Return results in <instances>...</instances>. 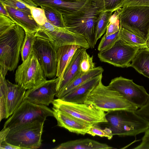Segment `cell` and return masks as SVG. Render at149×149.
Here are the masks:
<instances>
[{
	"label": "cell",
	"instance_id": "cell-1",
	"mask_svg": "<svg viewBox=\"0 0 149 149\" xmlns=\"http://www.w3.org/2000/svg\"><path fill=\"white\" fill-rule=\"evenodd\" d=\"M108 128L112 134L136 137L145 132L149 127L148 121L134 111L122 110L109 111L106 114Z\"/></svg>",
	"mask_w": 149,
	"mask_h": 149
},
{
	"label": "cell",
	"instance_id": "cell-2",
	"mask_svg": "<svg viewBox=\"0 0 149 149\" xmlns=\"http://www.w3.org/2000/svg\"><path fill=\"white\" fill-rule=\"evenodd\" d=\"M25 36L24 29L16 24L12 29L0 36V74L4 77L8 71L16 68Z\"/></svg>",
	"mask_w": 149,
	"mask_h": 149
},
{
	"label": "cell",
	"instance_id": "cell-3",
	"mask_svg": "<svg viewBox=\"0 0 149 149\" xmlns=\"http://www.w3.org/2000/svg\"><path fill=\"white\" fill-rule=\"evenodd\" d=\"M102 80L89 95L84 103L107 112L122 110L135 111L138 109L118 92L104 85Z\"/></svg>",
	"mask_w": 149,
	"mask_h": 149
},
{
	"label": "cell",
	"instance_id": "cell-4",
	"mask_svg": "<svg viewBox=\"0 0 149 149\" xmlns=\"http://www.w3.org/2000/svg\"><path fill=\"white\" fill-rule=\"evenodd\" d=\"M99 13L92 6L76 13L63 15L65 28L83 36L93 49L96 44L95 33Z\"/></svg>",
	"mask_w": 149,
	"mask_h": 149
},
{
	"label": "cell",
	"instance_id": "cell-5",
	"mask_svg": "<svg viewBox=\"0 0 149 149\" xmlns=\"http://www.w3.org/2000/svg\"><path fill=\"white\" fill-rule=\"evenodd\" d=\"M45 121H35L10 129L6 141L22 149H36L42 144Z\"/></svg>",
	"mask_w": 149,
	"mask_h": 149
},
{
	"label": "cell",
	"instance_id": "cell-6",
	"mask_svg": "<svg viewBox=\"0 0 149 149\" xmlns=\"http://www.w3.org/2000/svg\"><path fill=\"white\" fill-rule=\"evenodd\" d=\"M35 33V36L49 41L57 51L60 47L66 45H74L88 49L89 44L82 36L66 28L55 26L47 21Z\"/></svg>",
	"mask_w": 149,
	"mask_h": 149
},
{
	"label": "cell",
	"instance_id": "cell-7",
	"mask_svg": "<svg viewBox=\"0 0 149 149\" xmlns=\"http://www.w3.org/2000/svg\"><path fill=\"white\" fill-rule=\"evenodd\" d=\"M120 26L146 41L149 30V6L120 8Z\"/></svg>",
	"mask_w": 149,
	"mask_h": 149
},
{
	"label": "cell",
	"instance_id": "cell-8",
	"mask_svg": "<svg viewBox=\"0 0 149 149\" xmlns=\"http://www.w3.org/2000/svg\"><path fill=\"white\" fill-rule=\"evenodd\" d=\"M53 108L71 116L91 125L105 123L107 121L106 113L94 106L85 103H75L54 99Z\"/></svg>",
	"mask_w": 149,
	"mask_h": 149
},
{
	"label": "cell",
	"instance_id": "cell-9",
	"mask_svg": "<svg viewBox=\"0 0 149 149\" xmlns=\"http://www.w3.org/2000/svg\"><path fill=\"white\" fill-rule=\"evenodd\" d=\"M49 116H54L53 110L46 106L35 104L24 100L5 123L3 127L10 129L35 121H45Z\"/></svg>",
	"mask_w": 149,
	"mask_h": 149
},
{
	"label": "cell",
	"instance_id": "cell-10",
	"mask_svg": "<svg viewBox=\"0 0 149 149\" xmlns=\"http://www.w3.org/2000/svg\"><path fill=\"white\" fill-rule=\"evenodd\" d=\"M16 84L26 90L33 88L47 80L43 70L32 51L19 66L15 74Z\"/></svg>",
	"mask_w": 149,
	"mask_h": 149
},
{
	"label": "cell",
	"instance_id": "cell-11",
	"mask_svg": "<svg viewBox=\"0 0 149 149\" xmlns=\"http://www.w3.org/2000/svg\"><path fill=\"white\" fill-rule=\"evenodd\" d=\"M140 48L129 45L120 38L107 49L99 51L97 56L100 61L116 67H130Z\"/></svg>",
	"mask_w": 149,
	"mask_h": 149
},
{
	"label": "cell",
	"instance_id": "cell-12",
	"mask_svg": "<svg viewBox=\"0 0 149 149\" xmlns=\"http://www.w3.org/2000/svg\"><path fill=\"white\" fill-rule=\"evenodd\" d=\"M107 86L118 92L138 109L143 106L148 98L149 94L143 86L135 84L132 79L122 76L111 79Z\"/></svg>",
	"mask_w": 149,
	"mask_h": 149
},
{
	"label": "cell",
	"instance_id": "cell-13",
	"mask_svg": "<svg viewBox=\"0 0 149 149\" xmlns=\"http://www.w3.org/2000/svg\"><path fill=\"white\" fill-rule=\"evenodd\" d=\"M33 52L43 70L45 77L56 76L57 66L56 51L50 43L43 38L37 37Z\"/></svg>",
	"mask_w": 149,
	"mask_h": 149
},
{
	"label": "cell",
	"instance_id": "cell-14",
	"mask_svg": "<svg viewBox=\"0 0 149 149\" xmlns=\"http://www.w3.org/2000/svg\"><path fill=\"white\" fill-rule=\"evenodd\" d=\"M59 78L46 80L26 91L24 100L37 104L48 106L54 100Z\"/></svg>",
	"mask_w": 149,
	"mask_h": 149
},
{
	"label": "cell",
	"instance_id": "cell-15",
	"mask_svg": "<svg viewBox=\"0 0 149 149\" xmlns=\"http://www.w3.org/2000/svg\"><path fill=\"white\" fill-rule=\"evenodd\" d=\"M38 6H47L62 15L72 14L92 7L91 0H32Z\"/></svg>",
	"mask_w": 149,
	"mask_h": 149
},
{
	"label": "cell",
	"instance_id": "cell-16",
	"mask_svg": "<svg viewBox=\"0 0 149 149\" xmlns=\"http://www.w3.org/2000/svg\"><path fill=\"white\" fill-rule=\"evenodd\" d=\"M102 74L87 80L60 99L74 103H84L89 95L102 80Z\"/></svg>",
	"mask_w": 149,
	"mask_h": 149
},
{
	"label": "cell",
	"instance_id": "cell-17",
	"mask_svg": "<svg viewBox=\"0 0 149 149\" xmlns=\"http://www.w3.org/2000/svg\"><path fill=\"white\" fill-rule=\"evenodd\" d=\"M82 47L78 49L66 66L61 78L57 86L56 97L68 86L80 74V63L84 50Z\"/></svg>",
	"mask_w": 149,
	"mask_h": 149
},
{
	"label": "cell",
	"instance_id": "cell-18",
	"mask_svg": "<svg viewBox=\"0 0 149 149\" xmlns=\"http://www.w3.org/2000/svg\"><path fill=\"white\" fill-rule=\"evenodd\" d=\"M54 116L57 122V125L69 131L84 135L92 125L53 108Z\"/></svg>",
	"mask_w": 149,
	"mask_h": 149
},
{
	"label": "cell",
	"instance_id": "cell-19",
	"mask_svg": "<svg viewBox=\"0 0 149 149\" xmlns=\"http://www.w3.org/2000/svg\"><path fill=\"white\" fill-rule=\"evenodd\" d=\"M2 5L8 12V17L25 31L36 33L40 29V25L34 20L31 13Z\"/></svg>",
	"mask_w": 149,
	"mask_h": 149
},
{
	"label": "cell",
	"instance_id": "cell-20",
	"mask_svg": "<svg viewBox=\"0 0 149 149\" xmlns=\"http://www.w3.org/2000/svg\"><path fill=\"white\" fill-rule=\"evenodd\" d=\"M8 86L7 116H10L19 107L24 100L26 90L20 86L13 84L6 80Z\"/></svg>",
	"mask_w": 149,
	"mask_h": 149
},
{
	"label": "cell",
	"instance_id": "cell-21",
	"mask_svg": "<svg viewBox=\"0 0 149 149\" xmlns=\"http://www.w3.org/2000/svg\"><path fill=\"white\" fill-rule=\"evenodd\" d=\"M55 149H108L113 148L108 145L88 139L69 141L53 148Z\"/></svg>",
	"mask_w": 149,
	"mask_h": 149
},
{
	"label": "cell",
	"instance_id": "cell-22",
	"mask_svg": "<svg viewBox=\"0 0 149 149\" xmlns=\"http://www.w3.org/2000/svg\"><path fill=\"white\" fill-rule=\"evenodd\" d=\"M81 47L77 45H66L59 47L56 51L57 66L56 77L59 78V80L76 51Z\"/></svg>",
	"mask_w": 149,
	"mask_h": 149
},
{
	"label": "cell",
	"instance_id": "cell-23",
	"mask_svg": "<svg viewBox=\"0 0 149 149\" xmlns=\"http://www.w3.org/2000/svg\"><path fill=\"white\" fill-rule=\"evenodd\" d=\"M132 62L130 67L149 78V48H140Z\"/></svg>",
	"mask_w": 149,
	"mask_h": 149
},
{
	"label": "cell",
	"instance_id": "cell-24",
	"mask_svg": "<svg viewBox=\"0 0 149 149\" xmlns=\"http://www.w3.org/2000/svg\"><path fill=\"white\" fill-rule=\"evenodd\" d=\"M104 71V69L102 67L98 66L95 67L86 72H80L77 77L56 97L58 98H61L87 80L102 74Z\"/></svg>",
	"mask_w": 149,
	"mask_h": 149
},
{
	"label": "cell",
	"instance_id": "cell-25",
	"mask_svg": "<svg viewBox=\"0 0 149 149\" xmlns=\"http://www.w3.org/2000/svg\"><path fill=\"white\" fill-rule=\"evenodd\" d=\"M119 36L129 45L139 48L147 47L146 41L143 38L120 26Z\"/></svg>",
	"mask_w": 149,
	"mask_h": 149
},
{
	"label": "cell",
	"instance_id": "cell-26",
	"mask_svg": "<svg viewBox=\"0 0 149 149\" xmlns=\"http://www.w3.org/2000/svg\"><path fill=\"white\" fill-rule=\"evenodd\" d=\"M124 0H91L93 8L98 13L115 11Z\"/></svg>",
	"mask_w": 149,
	"mask_h": 149
},
{
	"label": "cell",
	"instance_id": "cell-27",
	"mask_svg": "<svg viewBox=\"0 0 149 149\" xmlns=\"http://www.w3.org/2000/svg\"><path fill=\"white\" fill-rule=\"evenodd\" d=\"M113 12L107 11L100 12L95 33V42L100 39L106 31L109 23V19Z\"/></svg>",
	"mask_w": 149,
	"mask_h": 149
},
{
	"label": "cell",
	"instance_id": "cell-28",
	"mask_svg": "<svg viewBox=\"0 0 149 149\" xmlns=\"http://www.w3.org/2000/svg\"><path fill=\"white\" fill-rule=\"evenodd\" d=\"M25 31V37L20 51L22 62L27 59L33 51V47L36 38L35 33L26 31Z\"/></svg>",
	"mask_w": 149,
	"mask_h": 149
},
{
	"label": "cell",
	"instance_id": "cell-29",
	"mask_svg": "<svg viewBox=\"0 0 149 149\" xmlns=\"http://www.w3.org/2000/svg\"><path fill=\"white\" fill-rule=\"evenodd\" d=\"M0 121L7 116L8 86L6 80L0 74Z\"/></svg>",
	"mask_w": 149,
	"mask_h": 149
},
{
	"label": "cell",
	"instance_id": "cell-30",
	"mask_svg": "<svg viewBox=\"0 0 149 149\" xmlns=\"http://www.w3.org/2000/svg\"><path fill=\"white\" fill-rule=\"evenodd\" d=\"M40 7L44 11L48 22L55 26L65 28L62 14L50 7Z\"/></svg>",
	"mask_w": 149,
	"mask_h": 149
},
{
	"label": "cell",
	"instance_id": "cell-31",
	"mask_svg": "<svg viewBox=\"0 0 149 149\" xmlns=\"http://www.w3.org/2000/svg\"><path fill=\"white\" fill-rule=\"evenodd\" d=\"M87 49H84L80 63L79 70L81 73L86 72L95 67L93 57L87 53Z\"/></svg>",
	"mask_w": 149,
	"mask_h": 149
},
{
	"label": "cell",
	"instance_id": "cell-32",
	"mask_svg": "<svg viewBox=\"0 0 149 149\" xmlns=\"http://www.w3.org/2000/svg\"><path fill=\"white\" fill-rule=\"evenodd\" d=\"M119 38V31L113 34L107 36L105 33L98 45V50L100 51L109 48Z\"/></svg>",
	"mask_w": 149,
	"mask_h": 149
},
{
	"label": "cell",
	"instance_id": "cell-33",
	"mask_svg": "<svg viewBox=\"0 0 149 149\" xmlns=\"http://www.w3.org/2000/svg\"><path fill=\"white\" fill-rule=\"evenodd\" d=\"M87 134L93 136H97L106 137L109 140L111 139L113 136L111 130L109 128L106 127L103 130L97 125L92 126L88 130Z\"/></svg>",
	"mask_w": 149,
	"mask_h": 149
},
{
	"label": "cell",
	"instance_id": "cell-34",
	"mask_svg": "<svg viewBox=\"0 0 149 149\" xmlns=\"http://www.w3.org/2000/svg\"><path fill=\"white\" fill-rule=\"evenodd\" d=\"M27 6L30 9L33 18L39 25H42L47 21L44 11L41 7Z\"/></svg>",
	"mask_w": 149,
	"mask_h": 149
},
{
	"label": "cell",
	"instance_id": "cell-35",
	"mask_svg": "<svg viewBox=\"0 0 149 149\" xmlns=\"http://www.w3.org/2000/svg\"><path fill=\"white\" fill-rule=\"evenodd\" d=\"M16 24L9 17L0 14V36L12 29Z\"/></svg>",
	"mask_w": 149,
	"mask_h": 149
},
{
	"label": "cell",
	"instance_id": "cell-36",
	"mask_svg": "<svg viewBox=\"0 0 149 149\" xmlns=\"http://www.w3.org/2000/svg\"><path fill=\"white\" fill-rule=\"evenodd\" d=\"M0 3L15 9L31 14L30 9L27 6L17 0H0Z\"/></svg>",
	"mask_w": 149,
	"mask_h": 149
},
{
	"label": "cell",
	"instance_id": "cell-37",
	"mask_svg": "<svg viewBox=\"0 0 149 149\" xmlns=\"http://www.w3.org/2000/svg\"><path fill=\"white\" fill-rule=\"evenodd\" d=\"M136 6H149V0H124L116 10L120 8Z\"/></svg>",
	"mask_w": 149,
	"mask_h": 149
},
{
	"label": "cell",
	"instance_id": "cell-38",
	"mask_svg": "<svg viewBox=\"0 0 149 149\" xmlns=\"http://www.w3.org/2000/svg\"><path fill=\"white\" fill-rule=\"evenodd\" d=\"M134 111L139 116L149 121V96L146 103L142 107Z\"/></svg>",
	"mask_w": 149,
	"mask_h": 149
},
{
	"label": "cell",
	"instance_id": "cell-39",
	"mask_svg": "<svg viewBox=\"0 0 149 149\" xmlns=\"http://www.w3.org/2000/svg\"><path fill=\"white\" fill-rule=\"evenodd\" d=\"M134 149H149V127L145 132L141 142L133 148Z\"/></svg>",
	"mask_w": 149,
	"mask_h": 149
},
{
	"label": "cell",
	"instance_id": "cell-40",
	"mask_svg": "<svg viewBox=\"0 0 149 149\" xmlns=\"http://www.w3.org/2000/svg\"><path fill=\"white\" fill-rule=\"evenodd\" d=\"M120 28L119 19L114 23L109 22L107 26L105 33L107 36L113 34L119 31Z\"/></svg>",
	"mask_w": 149,
	"mask_h": 149
},
{
	"label": "cell",
	"instance_id": "cell-41",
	"mask_svg": "<svg viewBox=\"0 0 149 149\" xmlns=\"http://www.w3.org/2000/svg\"><path fill=\"white\" fill-rule=\"evenodd\" d=\"M0 149H22L20 147L12 145L5 141L0 143Z\"/></svg>",
	"mask_w": 149,
	"mask_h": 149
},
{
	"label": "cell",
	"instance_id": "cell-42",
	"mask_svg": "<svg viewBox=\"0 0 149 149\" xmlns=\"http://www.w3.org/2000/svg\"><path fill=\"white\" fill-rule=\"evenodd\" d=\"M10 129L3 127L0 132V143L5 141Z\"/></svg>",
	"mask_w": 149,
	"mask_h": 149
},
{
	"label": "cell",
	"instance_id": "cell-43",
	"mask_svg": "<svg viewBox=\"0 0 149 149\" xmlns=\"http://www.w3.org/2000/svg\"><path fill=\"white\" fill-rule=\"evenodd\" d=\"M19 1L24 3L25 5L31 7H38V6L32 0H17Z\"/></svg>",
	"mask_w": 149,
	"mask_h": 149
},
{
	"label": "cell",
	"instance_id": "cell-44",
	"mask_svg": "<svg viewBox=\"0 0 149 149\" xmlns=\"http://www.w3.org/2000/svg\"><path fill=\"white\" fill-rule=\"evenodd\" d=\"M0 3V14H1L5 15L8 17V12L5 9V8L2 5V4Z\"/></svg>",
	"mask_w": 149,
	"mask_h": 149
},
{
	"label": "cell",
	"instance_id": "cell-45",
	"mask_svg": "<svg viewBox=\"0 0 149 149\" xmlns=\"http://www.w3.org/2000/svg\"><path fill=\"white\" fill-rule=\"evenodd\" d=\"M146 42L147 47L149 48V30L146 41Z\"/></svg>",
	"mask_w": 149,
	"mask_h": 149
},
{
	"label": "cell",
	"instance_id": "cell-46",
	"mask_svg": "<svg viewBox=\"0 0 149 149\" xmlns=\"http://www.w3.org/2000/svg\"></svg>",
	"mask_w": 149,
	"mask_h": 149
}]
</instances>
